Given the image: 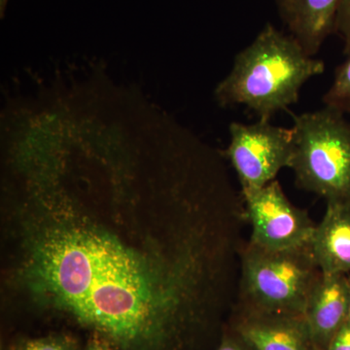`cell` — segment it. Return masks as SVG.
Returning a JSON list of instances; mask_svg holds the SVG:
<instances>
[{
	"mask_svg": "<svg viewBox=\"0 0 350 350\" xmlns=\"http://www.w3.org/2000/svg\"><path fill=\"white\" fill-rule=\"evenodd\" d=\"M27 278L114 350H196L236 293L232 259L211 236L152 265L94 226L59 221L32 241Z\"/></svg>",
	"mask_w": 350,
	"mask_h": 350,
	"instance_id": "obj_1",
	"label": "cell"
},
{
	"mask_svg": "<svg viewBox=\"0 0 350 350\" xmlns=\"http://www.w3.org/2000/svg\"><path fill=\"white\" fill-rule=\"evenodd\" d=\"M324 71L325 64L308 55L293 36L267 24L237 55L214 96L221 107L243 105L258 120L271 121L276 113L296 103L301 87Z\"/></svg>",
	"mask_w": 350,
	"mask_h": 350,
	"instance_id": "obj_2",
	"label": "cell"
},
{
	"mask_svg": "<svg viewBox=\"0 0 350 350\" xmlns=\"http://www.w3.org/2000/svg\"><path fill=\"white\" fill-rule=\"evenodd\" d=\"M320 273L310 243L271 250L248 241L239 253L234 306L265 314L304 317L306 300Z\"/></svg>",
	"mask_w": 350,
	"mask_h": 350,
	"instance_id": "obj_3",
	"label": "cell"
},
{
	"mask_svg": "<svg viewBox=\"0 0 350 350\" xmlns=\"http://www.w3.org/2000/svg\"><path fill=\"white\" fill-rule=\"evenodd\" d=\"M294 151L289 169L299 188L350 204V122L324 107L293 115Z\"/></svg>",
	"mask_w": 350,
	"mask_h": 350,
	"instance_id": "obj_4",
	"label": "cell"
},
{
	"mask_svg": "<svg viewBox=\"0 0 350 350\" xmlns=\"http://www.w3.org/2000/svg\"><path fill=\"white\" fill-rule=\"evenodd\" d=\"M229 131L230 144L224 157L236 172L241 193L268 185L275 180L280 170L290 167L294 151L293 128L258 120L250 125L232 122Z\"/></svg>",
	"mask_w": 350,
	"mask_h": 350,
	"instance_id": "obj_5",
	"label": "cell"
},
{
	"mask_svg": "<svg viewBox=\"0 0 350 350\" xmlns=\"http://www.w3.org/2000/svg\"><path fill=\"white\" fill-rule=\"evenodd\" d=\"M241 196L245 222L251 228L250 243L271 250L310 243L317 224L308 211L288 200L276 179Z\"/></svg>",
	"mask_w": 350,
	"mask_h": 350,
	"instance_id": "obj_6",
	"label": "cell"
},
{
	"mask_svg": "<svg viewBox=\"0 0 350 350\" xmlns=\"http://www.w3.org/2000/svg\"><path fill=\"white\" fill-rule=\"evenodd\" d=\"M229 328L251 350H319L304 317L265 314L232 306Z\"/></svg>",
	"mask_w": 350,
	"mask_h": 350,
	"instance_id": "obj_7",
	"label": "cell"
},
{
	"mask_svg": "<svg viewBox=\"0 0 350 350\" xmlns=\"http://www.w3.org/2000/svg\"><path fill=\"white\" fill-rule=\"evenodd\" d=\"M349 275L320 273L306 300L304 319L312 342L327 350L331 340L349 319Z\"/></svg>",
	"mask_w": 350,
	"mask_h": 350,
	"instance_id": "obj_8",
	"label": "cell"
},
{
	"mask_svg": "<svg viewBox=\"0 0 350 350\" xmlns=\"http://www.w3.org/2000/svg\"><path fill=\"white\" fill-rule=\"evenodd\" d=\"M323 273L350 275V204L327 202L325 214L310 241Z\"/></svg>",
	"mask_w": 350,
	"mask_h": 350,
	"instance_id": "obj_9",
	"label": "cell"
},
{
	"mask_svg": "<svg viewBox=\"0 0 350 350\" xmlns=\"http://www.w3.org/2000/svg\"><path fill=\"white\" fill-rule=\"evenodd\" d=\"M342 0H288L283 11L292 36L310 56H315L334 32Z\"/></svg>",
	"mask_w": 350,
	"mask_h": 350,
	"instance_id": "obj_10",
	"label": "cell"
},
{
	"mask_svg": "<svg viewBox=\"0 0 350 350\" xmlns=\"http://www.w3.org/2000/svg\"><path fill=\"white\" fill-rule=\"evenodd\" d=\"M347 59L335 73L330 89L324 94V107L347 114L350 113V51Z\"/></svg>",
	"mask_w": 350,
	"mask_h": 350,
	"instance_id": "obj_11",
	"label": "cell"
},
{
	"mask_svg": "<svg viewBox=\"0 0 350 350\" xmlns=\"http://www.w3.org/2000/svg\"><path fill=\"white\" fill-rule=\"evenodd\" d=\"M11 350H78V345L68 334H53L21 340Z\"/></svg>",
	"mask_w": 350,
	"mask_h": 350,
	"instance_id": "obj_12",
	"label": "cell"
},
{
	"mask_svg": "<svg viewBox=\"0 0 350 350\" xmlns=\"http://www.w3.org/2000/svg\"><path fill=\"white\" fill-rule=\"evenodd\" d=\"M334 32L342 39L345 43V53L350 51V0H342L336 16Z\"/></svg>",
	"mask_w": 350,
	"mask_h": 350,
	"instance_id": "obj_13",
	"label": "cell"
},
{
	"mask_svg": "<svg viewBox=\"0 0 350 350\" xmlns=\"http://www.w3.org/2000/svg\"><path fill=\"white\" fill-rule=\"evenodd\" d=\"M216 350H251L243 340L234 334L230 328H226L223 332L220 344Z\"/></svg>",
	"mask_w": 350,
	"mask_h": 350,
	"instance_id": "obj_14",
	"label": "cell"
},
{
	"mask_svg": "<svg viewBox=\"0 0 350 350\" xmlns=\"http://www.w3.org/2000/svg\"><path fill=\"white\" fill-rule=\"evenodd\" d=\"M327 350H350V320L342 325L331 340Z\"/></svg>",
	"mask_w": 350,
	"mask_h": 350,
	"instance_id": "obj_15",
	"label": "cell"
},
{
	"mask_svg": "<svg viewBox=\"0 0 350 350\" xmlns=\"http://www.w3.org/2000/svg\"><path fill=\"white\" fill-rule=\"evenodd\" d=\"M85 350H114L109 342L98 333H92L91 338Z\"/></svg>",
	"mask_w": 350,
	"mask_h": 350,
	"instance_id": "obj_16",
	"label": "cell"
},
{
	"mask_svg": "<svg viewBox=\"0 0 350 350\" xmlns=\"http://www.w3.org/2000/svg\"><path fill=\"white\" fill-rule=\"evenodd\" d=\"M278 3H280V9H282V12L285 10L286 8L288 0H278Z\"/></svg>",
	"mask_w": 350,
	"mask_h": 350,
	"instance_id": "obj_17",
	"label": "cell"
},
{
	"mask_svg": "<svg viewBox=\"0 0 350 350\" xmlns=\"http://www.w3.org/2000/svg\"><path fill=\"white\" fill-rule=\"evenodd\" d=\"M349 288H350V275H349ZM350 320V308H349V319Z\"/></svg>",
	"mask_w": 350,
	"mask_h": 350,
	"instance_id": "obj_18",
	"label": "cell"
}]
</instances>
